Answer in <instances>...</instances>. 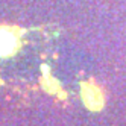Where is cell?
<instances>
[{
  "label": "cell",
  "mask_w": 126,
  "mask_h": 126,
  "mask_svg": "<svg viewBox=\"0 0 126 126\" xmlns=\"http://www.w3.org/2000/svg\"><path fill=\"white\" fill-rule=\"evenodd\" d=\"M17 46V38L9 32V31H0V55H9L15 50Z\"/></svg>",
  "instance_id": "6da1fadb"
}]
</instances>
